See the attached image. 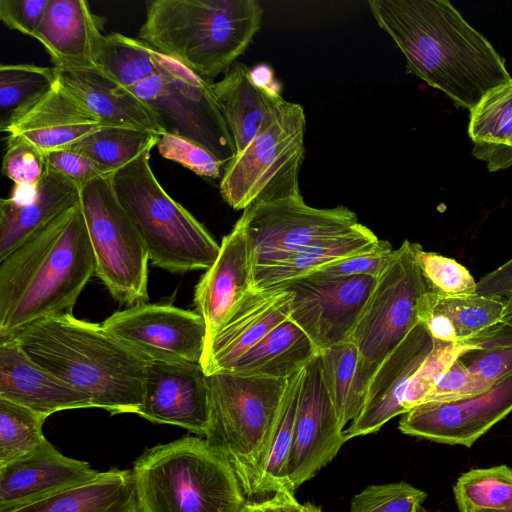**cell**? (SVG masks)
<instances>
[{
	"mask_svg": "<svg viewBox=\"0 0 512 512\" xmlns=\"http://www.w3.org/2000/svg\"><path fill=\"white\" fill-rule=\"evenodd\" d=\"M506 299L476 293L444 296L429 290L419 308L420 318L435 314L450 325L456 342L470 344L504 323Z\"/></svg>",
	"mask_w": 512,
	"mask_h": 512,
	"instance_id": "obj_31",
	"label": "cell"
},
{
	"mask_svg": "<svg viewBox=\"0 0 512 512\" xmlns=\"http://www.w3.org/2000/svg\"><path fill=\"white\" fill-rule=\"evenodd\" d=\"M46 419L25 406L0 398V467L32 453L44 443L42 427Z\"/></svg>",
	"mask_w": 512,
	"mask_h": 512,
	"instance_id": "obj_40",
	"label": "cell"
},
{
	"mask_svg": "<svg viewBox=\"0 0 512 512\" xmlns=\"http://www.w3.org/2000/svg\"><path fill=\"white\" fill-rule=\"evenodd\" d=\"M263 13L257 0H151L138 39L213 80L246 51Z\"/></svg>",
	"mask_w": 512,
	"mask_h": 512,
	"instance_id": "obj_4",
	"label": "cell"
},
{
	"mask_svg": "<svg viewBox=\"0 0 512 512\" xmlns=\"http://www.w3.org/2000/svg\"><path fill=\"white\" fill-rule=\"evenodd\" d=\"M159 138L142 129L104 126L65 149L81 153L115 172L156 146Z\"/></svg>",
	"mask_w": 512,
	"mask_h": 512,
	"instance_id": "obj_34",
	"label": "cell"
},
{
	"mask_svg": "<svg viewBox=\"0 0 512 512\" xmlns=\"http://www.w3.org/2000/svg\"><path fill=\"white\" fill-rule=\"evenodd\" d=\"M102 326L148 362L200 363L206 343L202 316L171 304L139 303Z\"/></svg>",
	"mask_w": 512,
	"mask_h": 512,
	"instance_id": "obj_14",
	"label": "cell"
},
{
	"mask_svg": "<svg viewBox=\"0 0 512 512\" xmlns=\"http://www.w3.org/2000/svg\"><path fill=\"white\" fill-rule=\"evenodd\" d=\"M472 155L487 163L512 137V80L488 92L470 111Z\"/></svg>",
	"mask_w": 512,
	"mask_h": 512,
	"instance_id": "obj_33",
	"label": "cell"
},
{
	"mask_svg": "<svg viewBox=\"0 0 512 512\" xmlns=\"http://www.w3.org/2000/svg\"><path fill=\"white\" fill-rule=\"evenodd\" d=\"M139 416L205 437L209 423L207 375L200 363L148 362Z\"/></svg>",
	"mask_w": 512,
	"mask_h": 512,
	"instance_id": "obj_17",
	"label": "cell"
},
{
	"mask_svg": "<svg viewBox=\"0 0 512 512\" xmlns=\"http://www.w3.org/2000/svg\"><path fill=\"white\" fill-rule=\"evenodd\" d=\"M96 68L129 90L156 73L152 49L116 32L105 35Z\"/></svg>",
	"mask_w": 512,
	"mask_h": 512,
	"instance_id": "obj_36",
	"label": "cell"
},
{
	"mask_svg": "<svg viewBox=\"0 0 512 512\" xmlns=\"http://www.w3.org/2000/svg\"><path fill=\"white\" fill-rule=\"evenodd\" d=\"M426 498L424 491L405 481L370 485L352 498L349 512H426Z\"/></svg>",
	"mask_w": 512,
	"mask_h": 512,
	"instance_id": "obj_41",
	"label": "cell"
},
{
	"mask_svg": "<svg viewBox=\"0 0 512 512\" xmlns=\"http://www.w3.org/2000/svg\"><path fill=\"white\" fill-rule=\"evenodd\" d=\"M132 474L140 512H244L248 501L231 463L199 436L145 450Z\"/></svg>",
	"mask_w": 512,
	"mask_h": 512,
	"instance_id": "obj_5",
	"label": "cell"
},
{
	"mask_svg": "<svg viewBox=\"0 0 512 512\" xmlns=\"http://www.w3.org/2000/svg\"><path fill=\"white\" fill-rule=\"evenodd\" d=\"M473 512H512V508H504V509H476Z\"/></svg>",
	"mask_w": 512,
	"mask_h": 512,
	"instance_id": "obj_56",
	"label": "cell"
},
{
	"mask_svg": "<svg viewBox=\"0 0 512 512\" xmlns=\"http://www.w3.org/2000/svg\"><path fill=\"white\" fill-rule=\"evenodd\" d=\"M54 68L58 81L106 126L137 128L159 136L167 132L145 103L101 70Z\"/></svg>",
	"mask_w": 512,
	"mask_h": 512,
	"instance_id": "obj_26",
	"label": "cell"
},
{
	"mask_svg": "<svg viewBox=\"0 0 512 512\" xmlns=\"http://www.w3.org/2000/svg\"><path fill=\"white\" fill-rule=\"evenodd\" d=\"M104 126L56 79L47 93L0 128L7 137L26 140L45 154L65 149Z\"/></svg>",
	"mask_w": 512,
	"mask_h": 512,
	"instance_id": "obj_22",
	"label": "cell"
},
{
	"mask_svg": "<svg viewBox=\"0 0 512 512\" xmlns=\"http://www.w3.org/2000/svg\"><path fill=\"white\" fill-rule=\"evenodd\" d=\"M103 19L84 0H49L34 38L56 68H96L105 35Z\"/></svg>",
	"mask_w": 512,
	"mask_h": 512,
	"instance_id": "obj_24",
	"label": "cell"
},
{
	"mask_svg": "<svg viewBox=\"0 0 512 512\" xmlns=\"http://www.w3.org/2000/svg\"><path fill=\"white\" fill-rule=\"evenodd\" d=\"M433 338L419 322L374 371L359 415L344 430L345 439L376 433L389 420L407 413L404 396L412 376L433 349Z\"/></svg>",
	"mask_w": 512,
	"mask_h": 512,
	"instance_id": "obj_18",
	"label": "cell"
},
{
	"mask_svg": "<svg viewBox=\"0 0 512 512\" xmlns=\"http://www.w3.org/2000/svg\"><path fill=\"white\" fill-rule=\"evenodd\" d=\"M251 77L254 83L262 87H274L273 71L269 65L259 64L251 69Z\"/></svg>",
	"mask_w": 512,
	"mask_h": 512,
	"instance_id": "obj_53",
	"label": "cell"
},
{
	"mask_svg": "<svg viewBox=\"0 0 512 512\" xmlns=\"http://www.w3.org/2000/svg\"><path fill=\"white\" fill-rule=\"evenodd\" d=\"M486 166L490 172H496L512 166V137L502 149L486 163Z\"/></svg>",
	"mask_w": 512,
	"mask_h": 512,
	"instance_id": "obj_52",
	"label": "cell"
},
{
	"mask_svg": "<svg viewBox=\"0 0 512 512\" xmlns=\"http://www.w3.org/2000/svg\"><path fill=\"white\" fill-rule=\"evenodd\" d=\"M93 274L79 203L0 262V340L38 320L72 313Z\"/></svg>",
	"mask_w": 512,
	"mask_h": 512,
	"instance_id": "obj_2",
	"label": "cell"
},
{
	"mask_svg": "<svg viewBox=\"0 0 512 512\" xmlns=\"http://www.w3.org/2000/svg\"><path fill=\"white\" fill-rule=\"evenodd\" d=\"M80 204L95 260V274L111 296L126 305L148 300L149 255L117 199L112 174L81 188Z\"/></svg>",
	"mask_w": 512,
	"mask_h": 512,
	"instance_id": "obj_10",
	"label": "cell"
},
{
	"mask_svg": "<svg viewBox=\"0 0 512 512\" xmlns=\"http://www.w3.org/2000/svg\"><path fill=\"white\" fill-rule=\"evenodd\" d=\"M306 117L300 104L285 101L250 144L230 160L220 194L234 210L257 201L302 196L299 175L305 155Z\"/></svg>",
	"mask_w": 512,
	"mask_h": 512,
	"instance_id": "obj_8",
	"label": "cell"
},
{
	"mask_svg": "<svg viewBox=\"0 0 512 512\" xmlns=\"http://www.w3.org/2000/svg\"><path fill=\"white\" fill-rule=\"evenodd\" d=\"M10 512H140L132 470L112 468L93 480Z\"/></svg>",
	"mask_w": 512,
	"mask_h": 512,
	"instance_id": "obj_29",
	"label": "cell"
},
{
	"mask_svg": "<svg viewBox=\"0 0 512 512\" xmlns=\"http://www.w3.org/2000/svg\"><path fill=\"white\" fill-rule=\"evenodd\" d=\"M318 354L307 334L288 318L225 372L289 379Z\"/></svg>",
	"mask_w": 512,
	"mask_h": 512,
	"instance_id": "obj_30",
	"label": "cell"
},
{
	"mask_svg": "<svg viewBox=\"0 0 512 512\" xmlns=\"http://www.w3.org/2000/svg\"><path fill=\"white\" fill-rule=\"evenodd\" d=\"M156 147L162 157L181 164L200 177L216 180L223 176L226 163L188 138L166 132L160 136Z\"/></svg>",
	"mask_w": 512,
	"mask_h": 512,
	"instance_id": "obj_44",
	"label": "cell"
},
{
	"mask_svg": "<svg viewBox=\"0 0 512 512\" xmlns=\"http://www.w3.org/2000/svg\"><path fill=\"white\" fill-rule=\"evenodd\" d=\"M145 150L112 173L118 201L138 230L154 266L171 273L207 270L220 244L156 179Z\"/></svg>",
	"mask_w": 512,
	"mask_h": 512,
	"instance_id": "obj_7",
	"label": "cell"
},
{
	"mask_svg": "<svg viewBox=\"0 0 512 512\" xmlns=\"http://www.w3.org/2000/svg\"><path fill=\"white\" fill-rule=\"evenodd\" d=\"M421 249L418 243L404 240L394 250L349 337L358 347L370 377L385 356L420 322V304L430 290L419 264Z\"/></svg>",
	"mask_w": 512,
	"mask_h": 512,
	"instance_id": "obj_11",
	"label": "cell"
},
{
	"mask_svg": "<svg viewBox=\"0 0 512 512\" xmlns=\"http://www.w3.org/2000/svg\"><path fill=\"white\" fill-rule=\"evenodd\" d=\"M237 221L246 232L254 261L336 237L359 223L348 207L315 208L302 196L254 202Z\"/></svg>",
	"mask_w": 512,
	"mask_h": 512,
	"instance_id": "obj_12",
	"label": "cell"
},
{
	"mask_svg": "<svg viewBox=\"0 0 512 512\" xmlns=\"http://www.w3.org/2000/svg\"><path fill=\"white\" fill-rule=\"evenodd\" d=\"M253 272V252L243 226L237 221L222 238L215 262L195 286L194 305L206 325V343L253 288Z\"/></svg>",
	"mask_w": 512,
	"mask_h": 512,
	"instance_id": "obj_20",
	"label": "cell"
},
{
	"mask_svg": "<svg viewBox=\"0 0 512 512\" xmlns=\"http://www.w3.org/2000/svg\"><path fill=\"white\" fill-rule=\"evenodd\" d=\"M376 282L371 276L332 277L314 272L282 286L293 294L290 318L320 353L349 339Z\"/></svg>",
	"mask_w": 512,
	"mask_h": 512,
	"instance_id": "obj_13",
	"label": "cell"
},
{
	"mask_svg": "<svg viewBox=\"0 0 512 512\" xmlns=\"http://www.w3.org/2000/svg\"><path fill=\"white\" fill-rule=\"evenodd\" d=\"M390 242L379 239L360 222L351 230L289 253L254 261L253 287L264 289L285 284L323 267L358 254L390 250Z\"/></svg>",
	"mask_w": 512,
	"mask_h": 512,
	"instance_id": "obj_25",
	"label": "cell"
},
{
	"mask_svg": "<svg viewBox=\"0 0 512 512\" xmlns=\"http://www.w3.org/2000/svg\"><path fill=\"white\" fill-rule=\"evenodd\" d=\"M393 249L358 254L329 264L317 273L332 277L371 276L379 278L393 256Z\"/></svg>",
	"mask_w": 512,
	"mask_h": 512,
	"instance_id": "obj_48",
	"label": "cell"
},
{
	"mask_svg": "<svg viewBox=\"0 0 512 512\" xmlns=\"http://www.w3.org/2000/svg\"><path fill=\"white\" fill-rule=\"evenodd\" d=\"M453 492L459 512L512 508V468L472 469L458 478Z\"/></svg>",
	"mask_w": 512,
	"mask_h": 512,
	"instance_id": "obj_38",
	"label": "cell"
},
{
	"mask_svg": "<svg viewBox=\"0 0 512 512\" xmlns=\"http://www.w3.org/2000/svg\"><path fill=\"white\" fill-rule=\"evenodd\" d=\"M346 441L318 354L304 368L287 465L290 491L294 493L330 463Z\"/></svg>",
	"mask_w": 512,
	"mask_h": 512,
	"instance_id": "obj_15",
	"label": "cell"
},
{
	"mask_svg": "<svg viewBox=\"0 0 512 512\" xmlns=\"http://www.w3.org/2000/svg\"><path fill=\"white\" fill-rule=\"evenodd\" d=\"M378 26L406 60V71L471 111L512 80L488 39L447 0H369Z\"/></svg>",
	"mask_w": 512,
	"mask_h": 512,
	"instance_id": "obj_1",
	"label": "cell"
},
{
	"mask_svg": "<svg viewBox=\"0 0 512 512\" xmlns=\"http://www.w3.org/2000/svg\"><path fill=\"white\" fill-rule=\"evenodd\" d=\"M431 353L412 376L404 396L407 410L424 403L442 376L469 344L433 339Z\"/></svg>",
	"mask_w": 512,
	"mask_h": 512,
	"instance_id": "obj_42",
	"label": "cell"
},
{
	"mask_svg": "<svg viewBox=\"0 0 512 512\" xmlns=\"http://www.w3.org/2000/svg\"><path fill=\"white\" fill-rule=\"evenodd\" d=\"M213 93L235 144L241 153L286 101L275 87L254 83L251 69L236 61L224 77L213 82Z\"/></svg>",
	"mask_w": 512,
	"mask_h": 512,
	"instance_id": "obj_28",
	"label": "cell"
},
{
	"mask_svg": "<svg viewBox=\"0 0 512 512\" xmlns=\"http://www.w3.org/2000/svg\"><path fill=\"white\" fill-rule=\"evenodd\" d=\"M0 398L45 417L92 407L88 396L34 362L13 337L0 340Z\"/></svg>",
	"mask_w": 512,
	"mask_h": 512,
	"instance_id": "obj_23",
	"label": "cell"
},
{
	"mask_svg": "<svg viewBox=\"0 0 512 512\" xmlns=\"http://www.w3.org/2000/svg\"><path fill=\"white\" fill-rule=\"evenodd\" d=\"M56 79L54 67L1 64L0 127L47 93Z\"/></svg>",
	"mask_w": 512,
	"mask_h": 512,
	"instance_id": "obj_37",
	"label": "cell"
},
{
	"mask_svg": "<svg viewBox=\"0 0 512 512\" xmlns=\"http://www.w3.org/2000/svg\"><path fill=\"white\" fill-rule=\"evenodd\" d=\"M47 171L45 154L26 140L7 137L2 173L16 186L36 188Z\"/></svg>",
	"mask_w": 512,
	"mask_h": 512,
	"instance_id": "obj_45",
	"label": "cell"
},
{
	"mask_svg": "<svg viewBox=\"0 0 512 512\" xmlns=\"http://www.w3.org/2000/svg\"><path fill=\"white\" fill-rule=\"evenodd\" d=\"M485 391L457 359L436 384L425 402L454 401Z\"/></svg>",
	"mask_w": 512,
	"mask_h": 512,
	"instance_id": "obj_49",
	"label": "cell"
},
{
	"mask_svg": "<svg viewBox=\"0 0 512 512\" xmlns=\"http://www.w3.org/2000/svg\"><path fill=\"white\" fill-rule=\"evenodd\" d=\"M289 379L218 372L207 375V443L234 468L247 497H256Z\"/></svg>",
	"mask_w": 512,
	"mask_h": 512,
	"instance_id": "obj_6",
	"label": "cell"
},
{
	"mask_svg": "<svg viewBox=\"0 0 512 512\" xmlns=\"http://www.w3.org/2000/svg\"><path fill=\"white\" fill-rule=\"evenodd\" d=\"M244 512H257L255 501H247Z\"/></svg>",
	"mask_w": 512,
	"mask_h": 512,
	"instance_id": "obj_57",
	"label": "cell"
},
{
	"mask_svg": "<svg viewBox=\"0 0 512 512\" xmlns=\"http://www.w3.org/2000/svg\"><path fill=\"white\" fill-rule=\"evenodd\" d=\"M156 73L132 93L157 116L167 132L188 138L227 163L236 148L216 102L212 80L152 49Z\"/></svg>",
	"mask_w": 512,
	"mask_h": 512,
	"instance_id": "obj_9",
	"label": "cell"
},
{
	"mask_svg": "<svg viewBox=\"0 0 512 512\" xmlns=\"http://www.w3.org/2000/svg\"><path fill=\"white\" fill-rule=\"evenodd\" d=\"M474 293L502 298L512 295V259L483 276Z\"/></svg>",
	"mask_w": 512,
	"mask_h": 512,
	"instance_id": "obj_50",
	"label": "cell"
},
{
	"mask_svg": "<svg viewBox=\"0 0 512 512\" xmlns=\"http://www.w3.org/2000/svg\"><path fill=\"white\" fill-rule=\"evenodd\" d=\"M511 411L512 376L474 396L422 403L403 414L398 429L437 443L471 447Z\"/></svg>",
	"mask_w": 512,
	"mask_h": 512,
	"instance_id": "obj_16",
	"label": "cell"
},
{
	"mask_svg": "<svg viewBox=\"0 0 512 512\" xmlns=\"http://www.w3.org/2000/svg\"><path fill=\"white\" fill-rule=\"evenodd\" d=\"M419 264L431 291L454 296L475 292L477 282L466 267L435 252L420 250Z\"/></svg>",
	"mask_w": 512,
	"mask_h": 512,
	"instance_id": "obj_43",
	"label": "cell"
},
{
	"mask_svg": "<svg viewBox=\"0 0 512 512\" xmlns=\"http://www.w3.org/2000/svg\"><path fill=\"white\" fill-rule=\"evenodd\" d=\"M304 368L288 380L280 417L258 484L257 496L263 497L279 491H290L287 465L293 442Z\"/></svg>",
	"mask_w": 512,
	"mask_h": 512,
	"instance_id": "obj_35",
	"label": "cell"
},
{
	"mask_svg": "<svg viewBox=\"0 0 512 512\" xmlns=\"http://www.w3.org/2000/svg\"><path fill=\"white\" fill-rule=\"evenodd\" d=\"M13 338L34 362L88 396L92 407L112 415L140 408L148 361L102 324L65 313L38 320Z\"/></svg>",
	"mask_w": 512,
	"mask_h": 512,
	"instance_id": "obj_3",
	"label": "cell"
},
{
	"mask_svg": "<svg viewBox=\"0 0 512 512\" xmlns=\"http://www.w3.org/2000/svg\"><path fill=\"white\" fill-rule=\"evenodd\" d=\"M506 299V312L504 317V323L510 327H512V295L505 298Z\"/></svg>",
	"mask_w": 512,
	"mask_h": 512,
	"instance_id": "obj_55",
	"label": "cell"
},
{
	"mask_svg": "<svg viewBox=\"0 0 512 512\" xmlns=\"http://www.w3.org/2000/svg\"><path fill=\"white\" fill-rule=\"evenodd\" d=\"M293 294L282 285L252 288L205 344L200 364L210 375L228 371L247 351L290 318Z\"/></svg>",
	"mask_w": 512,
	"mask_h": 512,
	"instance_id": "obj_19",
	"label": "cell"
},
{
	"mask_svg": "<svg viewBox=\"0 0 512 512\" xmlns=\"http://www.w3.org/2000/svg\"><path fill=\"white\" fill-rule=\"evenodd\" d=\"M100 474L60 453L47 439L32 453L0 467V512H10L79 486Z\"/></svg>",
	"mask_w": 512,
	"mask_h": 512,
	"instance_id": "obj_21",
	"label": "cell"
},
{
	"mask_svg": "<svg viewBox=\"0 0 512 512\" xmlns=\"http://www.w3.org/2000/svg\"><path fill=\"white\" fill-rule=\"evenodd\" d=\"M49 0H1L0 20L10 29L34 38Z\"/></svg>",
	"mask_w": 512,
	"mask_h": 512,
	"instance_id": "obj_47",
	"label": "cell"
},
{
	"mask_svg": "<svg viewBox=\"0 0 512 512\" xmlns=\"http://www.w3.org/2000/svg\"><path fill=\"white\" fill-rule=\"evenodd\" d=\"M322 373L341 427L361 412L371 377L356 344L347 339L319 353Z\"/></svg>",
	"mask_w": 512,
	"mask_h": 512,
	"instance_id": "obj_32",
	"label": "cell"
},
{
	"mask_svg": "<svg viewBox=\"0 0 512 512\" xmlns=\"http://www.w3.org/2000/svg\"><path fill=\"white\" fill-rule=\"evenodd\" d=\"M47 167L74 182L80 189L113 172L89 157L68 149L45 153Z\"/></svg>",
	"mask_w": 512,
	"mask_h": 512,
	"instance_id": "obj_46",
	"label": "cell"
},
{
	"mask_svg": "<svg viewBox=\"0 0 512 512\" xmlns=\"http://www.w3.org/2000/svg\"><path fill=\"white\" fill-rule=\"evenodd\" d=\"M285 512H322V509L320 506L310 502H298L293 494L287 503Z\"/></svg>",
	"mask_w": 512,
	"mask_h": 512,
	"instance_id": "obj_54",
	"label": "cell"
},
{
	"mask_svg": "<svg viewBox=\"0 0 512 512\" xmlns=\"http://www.w3.org/2000/svg\"><path fill=\"white\" fill-rule=\"evenodd\" d=\"M294 493L279 491L259 501H255L257 512H285L287 503Z\"/></svg>",
	"mask_w": 512,
	"mask_h": 512,
	"instance_id": "obj_51",
	"label": "cell"
},
{
	"mask_svg": "<svg viewBox=\"0 0 512 512\" xmlns=\"http://www.w3.org/2000/svg\"><path fill=\"white\" fill-rule=\"evenodd\" d=\"M457 359L485 390L512 376V327L503 323L470 343Z\"/></svg>",
	"mask_w": 512,
	"mask_h": 512,
	"instance_id": "obj_39",
	"label": "cell"
},
{
	"mask_svg": "<svg viewBox=\"0 0 512 512\" xmlns=\"http://www.w3.org/2000/svg\"><path fill=\"white\" fill-rule=\"evenodd\" d=\"M81 189L63 175L49 169L34 197L24 203L0 201V262L43 231L57 217L77 206Z\"/></svg>",
	"mask_w": 512,
	"mask_h": 512,
	"instance_id": "obj_27",
	"label": "cell"
}]
</instances>
